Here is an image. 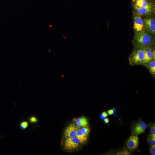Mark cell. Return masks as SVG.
<instances>
[{"label":"cell","mask_w":155,"mask_h":155,"mask_svg":"<svg viewBox=\"0 0 155 155\" xmlns=\"http://www.w3.org/2000/svg\"><path fill=\"white\" fill-rule=\"evenodd\" d=\"M133 43L134 47L153 46L154 40L148 32L144 30L135 33Z\"/></svg>","instance_id":"obj_1"},{"label":"cell","mask_w":155,"mask_h":155,"mask_svg":"<svg viewBox=\"0 0 155 155\" xmlns=\"http://www.w3.org/2000/svg\"><path fill=\"white\" fill-rule=\"evenodd\" d=\"M146 47H134L129 58V64L132 66L143 65Z\"/></svg>","instance_id":"obj_2"},{"label":"cell","mask_w":155,"mask_h":155,"mask_svg":"<svg viewBox=\"0 0 155 155\" xmlns=\"http://www.w3.org/2000/svg\"><path fill=\"white\" fill-rule=\"evenodd\" d=\"M80 143L78 139L76 137L66 138L64 146L66 149L68 150H75L80 146Z\"/></svg>","instance_id":"obj_3"},{"label":"cell","mask_w":155,"mask_h":155,"mask_svg":"<svg viewBox=\"0 0 155 155\" xmlns=\"http://www.w3.org/2000/svg\"><path fill=\"white\" fill-rule=\"evenodd\" d=\"M147 125L144 122L140 120L133 125L131 128V131L133 135L138 136L142 133H145V130Z\"/></svg>","instance_id":"obj_4"},{"label":"cell","mask_w":155,"mask_h":155,"mask_svg":"<svg viewBox=\"0 0 155 155\" xmlns=\"http://www.w3.org/2000/svg\"><path fill=\"white\" fill-rule=\"evenodd\" d=\"M133 27L135 32L145 30L144 20L138 14L135 15L133 17Z\"/></svg>","instance_id":"obj_5"},{"label":"cell","mask_w":155,"mask_h":155,"mask_svg":"<svg viewBox=\"0 0 155 155\" xmlns=\"http://www.w3.org/2000/svg\"><path fill=\"white\" fill-rule=\"evenodd\" d=\"M145 29L148 33L154 34L155 33V20L151 17H148L143 20Z\"/></svg>","instance_id":"obj_6"},{"label":"cell","mask_w":155,"mask_h":155,"mask_svg":"<svg viewBox=\"0 0 155 155\" xmlns=\"http://www.w3.org/2000/svg\"><path fill=\"white\" fill-rule=\"evenodd\" d=\"M138 136L133 135L130 136L127 141L126 146L129 150L133 151L138 147Z\"/></svg>","instance_id":"obj_7"},{"label":"cell","mask_w":155,"mask_h":155,"mask_svg":"<svg viewBox=\"0 0 155 155\" xmlns=\"http://www.w3.org/2000/svg\"><path fill=\"white\" fill-rule=\"evenodd\" d=\"M154 2L151 3L146 7L142 8H134L135 11L138 14L140 15H146L150 14L152 13L154 9Z\"/></svg>","instance_id":"obj_8"},{"label":"cell","mask_w":155,"mask_h":155,"mask_svg":"<svg viewBox=\"0 0 155 155\" xmlns=\"http://www.w3.org/2000/svg\"><path fill=\"white\" fill-rule=\"evenodd\" d=\"M77 126L73 123L69 125L64 130V134L65 138L75 137L78 129Z\"/></svg>","instance_id":"obj_9"},{"label":"cell","mask_w":155,"mask_h":155,"mask_svg":"<svg viewBox=\"0 0 155 155\" xmlns=\"http://www.w3.org/2000/svg\"><path fill=\"white\" fill-rule=\"evenodd\" d=\"M154 59H155L154 49L152 46L147 47L145 51L143 64L147 63Z\"/></svg>","instance_id":"obj_10"},{"label":"cell","mask_w":155,"mask_h":155,"mask_svg":"<svg viewBox=\"0 0 155 155\" xmlns=\"http://www.w3.org/2000/svg\"><path fill=\"white\" fill-rule=\"evenodd\" d=\"M154 2L150 0H133L132 5L134 8H142L147 6Z\"/></svg>","instance_id":"obj_11"},{"label":"cell","mask_w":155,"mask_h":155,"mask_svg":"<svg viewBox=\"0 0 155 155\" xmlns=\"http://www.w3.org/2000/svg\"><path fill=\"white\" fill-rule=\"evenodd\" d=\"M148 70L150 73L154 77L155 76V59L143 64Z\"/></svg>","instance_id":"obj_12"},{"label":"cell","mask_w":155,"mask_h":155,"mask_svg":"<svg viewBox=\"0 0 155 155\" xmlns=\"http://www.w3.org/2000/svg\"><path fill=\"white\" fill-rule=\"evenodd\" d=\"M75 124L77 127H87L88 124V120L84 117H80L75 120Z\"/></svg>","instance_id":"obj_13"},{"label":"cell","mask_w":155,"mask_h":155,"mask_svg":"<svg viewBox=\"0 0 155 155\" xmlns=\"http://www.w3.org/2000/svg\"><path fill=\"white\" fill-rule=\"evenodd\" d=\"M75 137L78 139L80 144H85L87 142V136L83 133L80 129H78Z\"/></svg>","instance_id":"obj_14"},{"label":"cell","mask_w":155,"mask_h":155,"mask_svg":"<svg viewBox=\"0 0 155 155\" xmlns=\"http://www.w3.org/2000/svg\"><path fill=\"white\" fill-rule=\"evenodd\" d=\"M28 122L24 120L21 121L19 124V128L22 130H25L29 126Z\"/></svg>","instance_id":"obj_15"},{"label":"cell","mask_w":155,"mask_h":155,"mask_svg":"<svg viewBox=\"0 0 155 155\" xmlns=\"http://www.w3.org/2000/svg\"><path fill=\"white\" fill-rule=\"evenodd\" d=\"M28 122L32 124L37 123L38 121L37 117L35 115H31L29 117L28 119Z\"/></svg>","instance_id":"obj_16"},{"label":"cell","mask_w":155,"mask_h":155,"mask_svg":"<svg viewBox=\"0 0 155 155\" xmlns=\"http://www.w3.org/2000/svg\"><path fill=\"white\" fill-rule=\"evenodd\" d=\"M148 126L150 129V134L155 137V125L154 123L149 124Z\"/></svg>","instance_id":"obj_17"},{"label":"cell","mask_w":155,"mask_h":155,"mask_svg":"<svg viewBox=\"0 0 155 155\" xmlns=\"http://www.w3.org/2000/svg\"><path fill=\"white\" fill-rule=\"evenodd\" d=\"M147 141L151 145H155V137L150 134L148 136Z\"/></svg>","instance_id":"obj_18"},{"label":"cell","mask_w":155,"mask_h":155,"mask_svg":"<svg viewBox=\"0 0 155 155\" xmlns=\"http://www.w3.org/2000/svg\"><path fill=\"white\" fill-rule=\"evenodd\" d=\"M80 129L83 133L88 137L90 132V129L86 127H82Z\"/></svg>","instance_id":"obj_19"},{"label":"cell","mask_w":155,"mask_h":155,"mask_svg":"<svg viewBox=\"0 0 155 155\" xmlns=\"http://www.w3.org/2000/svg\"><path fill=\"white\" fill-rule=\"evenodd\" d=\"M116 154L117 155H130L131 154L128 151L124 149L118 152Z\"/></svg>","instance_id":"obj_20"},{"label":"cell","mask_w":155,"mask_h":155,"mask_svg":"<svg viewBox=\"0 0 155 155\" xmlns=\"http://www.w3.org/2000/svg\"><path fill=\"white\" fill-rule=\"evenodd\" d=\"M150 153L152 155H155V145H151L150 149Z\"/></svg>","instance_id":"obj_21"},{"label":"cell","mask_w":155,"mask_h":155,"mask_svg":"<svg viewBox=\"0 0 155 155\" xmlns=\"http://www.w3.org/2000/svg\"><path fill=\"white\" fill-rule=\"evenodd\" d=\"M114 110L112 109L108 110L107 111V113L109 115H113V113Z\"/></svg>","instance_id":"obj_22"},{"label":"cell","mask_w":155,"mask_h":155,"mask_svg":"<svg viewBox=\"0 0 155 155\" xmlns=\"http://www.w3.org/2000/svg\"><path fill=\"white\" fill-rule=\"evenodd\" d=\"M101 114L105 118L106 117L108 116V114L105 111H104L102 112V113Z\"/></svg>","instance_id":"obj_23"},{"label":"cell","mask_w":155,"mask_h":155,"mask_svg":"<svg viewBox=\"0 0 155 155\" xmlns=\"http://www.w3.org/2000/svg\"><path fill=\"white\" fill-rule=\"evenodd\" d=\"M104 119V121L106 123H108L109 122V119L108 118H105Z\"/></svg>","instance_id":"obj_24"},{"label":"cell","mask_w":155,"mask_h":155,"mask_svg":"<svg viewBox=\"0 0 155 155\" xmlns=\"http://www.w3.org/2000/svg\"><path fill=\"white\" fill-rule=\"evenodd\" d=\"M100 119L102 120L104 119L105 118V117H104L102 114L100 115Z\"/></svg>","instance_id":"obj_25"},{"label":"cell","mask_w":155,"mask_h":155,"mask_svg":"<svg viewBox=\"0 0 155 155\" xmlns=\"http://www.w3.org/2000/svg\"><path fill=\"white\" fill-rule=\"evenodd\" d=\"M112 109H113V110H115V108H112Z\"/></svg>","instance_id":"obj_26"}]
</instances>
